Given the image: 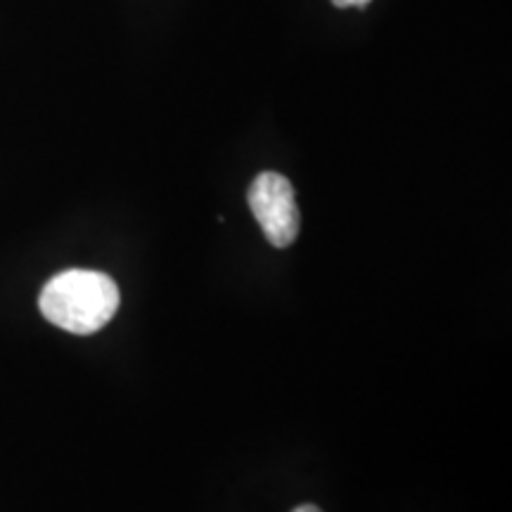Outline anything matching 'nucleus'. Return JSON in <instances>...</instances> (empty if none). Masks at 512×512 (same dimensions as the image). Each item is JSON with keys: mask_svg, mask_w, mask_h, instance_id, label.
I'll return each instance as SVG.
<instances>
[{"mask_svg": "<svg viewBox=\"0 0 512 512\" xmlns=\"http://www.w3.org/2000/svg\"><path fill=\"white\" fill-rule=\"evenodd\" d=\"M292 512H323L318 508V505H311V503H306V505H299V508H294Z\"/></svg>", "mask_w": 512, "mask_h": 512, "instance_id": "nucleus-4", "label": "nucleus"}, {"mask_svg": "<svg viewBox=\"0 0 512 512\" xmlns=\"http://www.w3.org/2000/svg\"><path fill=\"white\" fill-rule=\"evenodd\" d=\"M337 8H366L370 0H332Z\"/></svg>", "mask_w": 512, "mask_h": 512, "instance_id": "nucleus-3", "label": "nucleus"}, {"mask_svg": "<svg viewBox=\"0 0 512 512\" xmlns=\"http://www.w3.org/2000/svg\"><path fill=\"white\" fill-rule=\"evenodd\" d=\"M247 202L254 219L259 221L266 240L273 247H290L299 235V209L294 188L283 174L264 171L249 185Z\"/></svg>", "mask_w": 512, "mask_h": 512, "instance_id": "nucleus-2", "label": "nucleus"}, {"mask_svg": "<svg viewBox=\"0 0 512 512\" xmlns=\"http://www.w3.org/2000/svg\"><path fill=\"white\" fill-rule=\"evenodd\" d=\"M38 306L57 328L74 335H93L117 313L119 287L107 273L72 268L43 287Z\"/></svg>", "mask_w": 512, "mask_h": 512, "instance_id": "nucleus-1", "label": "nucleus"}]
</instances>
